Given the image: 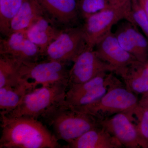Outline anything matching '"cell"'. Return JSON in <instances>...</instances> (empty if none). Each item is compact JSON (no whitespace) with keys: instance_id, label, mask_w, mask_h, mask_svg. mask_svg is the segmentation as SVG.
<instances>
[{"instance_id":"obj_3","label":"cell","mask_w":148,"mask_h":148,"mask_svg":"<svg viewBox=\"0 0 148 148\" xmlns=\"http://www.w3.org/2000/svg\"><path fill=\"white\" fill-rule=\"evenodd\" d=\"M44 120L52 127L53 134L58 140H64L67 143L88 130L101 126L100 120L95 116L69 108L65 104Z\"/></svg>"},{"instance_id":"obj_14","label":"cell","mask_w":148,"mask_h":148,"mask_svg":"<svg viewBox=\"0 0 148 148\" xmlns=\"http://www.w3.org/2000/svg\"><path fill=\"white\" fill-rule=\"evenodd\" d=\"M63 31L42 16L29 27L26 32L29 39L39 48L44 57L48 47Z\"/></svg>"},{"instance_id":"obj_26","label":"cell","mask_w":148,"mask_h":148,"mask_svg":"<svg viewBox=\"0 0 148 148\" xmlns=\"http://www.w3.org/2000/svg\"><path fill=\"white\" fill-rule=\"evenodd\" d=\"M139 105L148 108V92L142 95V98L139 100Z\"/></svg>"},{"instance_id":"obj_12","label":"cell","mask_w":148,"mask_h":148,"mask_svg":"<svg viewBox=\"0 0 148 148\" xmlns=\"http://www.w3.org/2000/svg\"><path fill=\"white\" fill-rule=\"evenodd\" d=\"M95 48L98 56L114 68L115 73L119 76L127 67L139 61L121 46L112 32L103 37Z\"/></svg>"},{"instance_id":"obj_29","label":"cell","mask_w":148,"mask_h":148,"mask_svg":"<svg viewBox=\"0 0 148 148\" xmlns=\"http://www.w3.org/2000/svg\"><path fill=\"white\" fill-rule=\"evenodd\" d=\"M146 65H147V68H148V61L147 62V63H146Z\"/></svg>"},{"instance_id":"obj_6","label":"cell","mask_w":148,"mask_h":148,"mask_svg":"<svg viewBox=\"0 0 148 148\" xmlns=\"http://www.w3.org/2000/svg\"><path fill=\"white\" fill-rule=\"evenodd\" d=\"M88 47L87 40L82 27L63 30L48 47L44 56L47 60L69 64L76 59Z\"/></svg>"},{"instance_id":"obj_20","label":"cell","mask_w":148,"mask_h":148,"mask_svg":"<svg viewBox=\"0 0 148 148\" xmlns=\"http://www.w3.org/2000/svg\"><path fill=\"white\" fill-rule=\"evenodd\" d=\"M24 0H0V32L8 36L12 20L18 12Z\"/></svg>"},{"instance_id":"obj_10","label":"cell","mask_w":148,"mask_h":148,"mask_svg":"<svg viewBox=\"0 0 148 148\" xmlns=\"http://www.w3.org/2000/svg\"><path fill=\"white\" fill-rule=\"evenodd\" d=\"M43 16L62 30L76 27L80 16L77 0H37Z\"/></svg>"},{"instance_id":"obj_27","label":"cell","mask_w":148,"mask_h":148,"mask_svg":"<svg viewBox=\"0 0 148 148\" xmlns=\"http://www.w3.org/2000/svg\"><path fill=\"white\" fill-rule=\"evenodd\" d=\"M138 1L148 17V0H138Z\"/></svg>"},{"instance_id":"obj_24","label":"cell","mask_w":148,"mask_h":148,"mask_svg":"<svg viewBox=\"0 0 148 148\" xmlns=\"http://www.w3.org/2000/svg\"><path fill=\"white\" fill-rule=\"evenodd\" d=\"M114 34L121 46L124 50L135 56L137 60L140 62L139 52L123 24L119 27Z\"/></svg>"},{"instance_id":"obj_1","label":"cell","mask_w":148,"mask_h":148,"mask_svg":"<svg viewBox=\"0 0 148 148\" xmlns=\"http://www.w3.org/2000/svg\"><path fill=\"white\" fill-rule=\"evenodd\" d=\"M1 148L61 147L58 140L38 120L1 115Z\"/></svg>"},{"instance_id":"obj_28","label":"cell","mask_w":148,"mask_h":148,"mask_svg":"<svg viewBox=\"0 0 148 148\" xmlns=\"http://www.w3.org/2000/svg\"><path fill=\"white\" fill-rule=\"evenodd\" d=\"M127 0H108L110 4L115 5L121 3L126 1Z\"/></svg>"},{"instance_id":"obj_25","label":"cell","mask_w":148,"mask_h":148,"mask_svg":"<svg viewBox=\"0 0 148 148\" xmlns=\"http://www.w3.org/2000/svg\"><path fill=\"white\" fill-rule=\"evenodd\" d=\"M132 1V16L136 26L141 28L148 40V17L140 6L138 0Z\"/></svg>"},{"instance_id":"obj_11","label":"cell","mask_w":148,"mask_h":148,"mask_svg":"<svg viewBox=\"0 0 148 148\" xmlns=\"http://www.w3.org/2000/svg\"><path fill=\"white\" fill-rule=\"evenodd\" d=\"M101 126L127 148H142V143L132 115L121 112L100 120Z\"/></svg>"},{"instance_id":"obj_22","label":"cell","mask_w":148,"mask_h":148,"mask_svg":"<svg viewBox=\"0 0 148 148\" xmlns=\"http://www.w3.org/2000/svg\"><path fill=\"white\" fill-rule=\"evenodd\" d=\"M133 119L136 121L135 124L141 142L142 148H148V108L138 104L132 112Z\"/></svg>"},{"instance_id":"obj_2","label":"cell","mask_w":148,"mask_h":148,"mask_svg":"<svg viewBox=\"0 0 148 148\" xmlns=\"http://www.w3.org/2000/svg\"><path fill=\"white\" fill-rule=\"evenodd\" d=\"M68 86L66 84L58 83L35 88L25 94L16 108L3 115L44 120L65 104Z\"/></svg>"},{"instance_id":"obj_5","label":"cell","mask_w":148,"mask_h":148,"mask_svg":"<svg viewBox=\"0 0 148 148\" xmlns=\"http://www.w3.org/2000/svg\"><path fill=\"white\" fill-rule=\"evenodd\" d=\"M124 19L136 26L132 18L131 0L110 4L106 9L85 18L82 27L88 48L94 49L103 37L112 32L114 25Z\"/></svg>"},{"instance_id":"obj_18","label":"cell","mask_w":148,"mask_h":148,"mask_svg":"<svg viewBox=\"0 0 148 148\" xmlns=\"http://www.w3.org/2000/svg\"><path fill=\"white\" fill-rule=\"evenodd\" d=\"M21 62L0 55V88L16 86L29 81L22 79L19 72Z\"/></svg>"},{"instance_id":"obj_8","label":"cell","mask_w":148,"mask_h":148,"mask_svg":"<svg viewBox=\"0 0 148 148\" xmlns=\"http://www.w3.org/2000/svg\"><path fill=\"white\" fill-rule=\"evenodd\" d=\"M115 73V70L102 60L94 49L87 48L74 61L69 70V86L88 81L100 74Z\"/></svg>"},{"instance_id":"obj_13","label":"cell","mask_w":148,"mask_h":148,"mask_svg":"<svg viewBox=\"0 0 148 148\" xmlns=\"http://www.w3.org/2000/svg\"><path fill=\"white\" fill-rule=\"evenodd\" d=\"M120 143L102 126L90 130L79 138L68 143L70 148H119Z\"/></svg>"},{"instance_id":"obj_7","label":"cell","mask_w":148,"mask_h":148,"mask_svg":"<svg viewBox=\"0 0 148 148\" xmlns=\"http://www.w3.org/2000/svg\"><path fill=\"white\" fill-rule=\"evenodd\" d=\"M67 64L47 59L33 63L21 62L19 72L22 79L31 82L36 87L58 83L69 86L70 70Z\"/></svg>"},{"instance_id":"obj_23","label":"cell","mask_w":148,"mask_h":148,"mask_svg":"<svg viewBox=\"0 0 148 148\" xmlns=\"http://www.w3.org/2000/svg\"><path fill=\"white\" fill-rule=\"evenodd\" d=\"M78 2L80 15L84 19L106 9L110 5L108 0H79Z\"/></svg>"},{"instance_id":"obj_16","label":"cell","mask_w":148,"mask_h":148,"mask_svg":"<svg viewBox=\"0 0 148 148\" xmlns=\"http://www.w3.org/2000/svg\"><path fill=\"white\" fill-rule=\"evenodd\" d=\"M146 64L138 61L127 67L120 75L125 87L136 95L148 92V68Z\"/></svg>"},{"instance_id":"obj_19","label":"cell","mask_w":148,"mask_h":148,"mask_svg":"<svg viewBox=\"0 0 148 148\" xmlns=\"http://www.w3.org/2000/svg\"><path fill=\"white\" fill-rule=\"evenodd\" d=\"M116 77L111 74L110 78L106 84L88 90L82 94L65 100V105L73 109H78L90 105L100 99L108 91L109 86Z\"/></svg>"},{"instance_id":"obj_9","label":"cell","mask_w":148,"mask_h":148,"mask_svg":"<svg viewBox=\"0 0 148 148\" xmlns=\"http://www.w3.org/2000/svg\"><path fill=\"white\" fill-rule=\"evenodd\" d=\"M0 55L22 63H33L43 57L42 52L27 37L26 32H14L0 39Z\"/></svg>"},{"instance_id":"obj_4","label":"cell","mask_w":148,"mask_h":148,"mask_svg":"<svg viewBox=\"0 0 148 148\" xmlns=\"http://www.w3.org/2000/svg\"><path fill=\"white\" fill-rule=\"evenodd\" d=\"M139 101L137 95L128 90L124 83L116 78L107 92L98 101L88 106L74 109L102 120L119 113L132 114Z\"/></svg>"},{"instance_id":"obj_15","label":"cell","mask_w":148,"mask_h":148,"mask_svg":"<svg viewBox=\"0 0 148 148\" xmlns=\"http://www.w3.org/2000/svg\"><path fill=\"white\" fill-rule=\"evenodd\" d=\"M42 16V10L37 0H24L11 22L9 35L14 32H26Z\"/></svg>"},{"instance_id":"obj_30","label":"cell","mask_w":148,"mask_h":148,"mask_svg":"<svg viewBox=\"0 0 148 148\" xmlns=\"http://www.w3.org/2000/svg\"><path fill=\"white\" fill-rule=\"evenodd\" d=\"M78 1H79V0H77Z\"/></svg>"},{"instance_id":"obj_21","label":"cell","mask_w":148,"mask_h":148,"mask_svg":"<svg viewBox=\"0 0 148 148\" xmlns=\"http://www.w3.org/2000/svg\"><path fill=\"white\" fill-rule=\"evenodd\" d=\"M123 24L139 52L140 62L147 63L148 61V40L137 30V26L128 21Z\"/></svg>"},{"instance_id":"obj_17","label":"cell","mask_w":148,"mask_h":148,"mask_svg":"<svg viewBox=\"0 0 148 148\" xmlns=\"http://www.w3.org/2000/svg\"><path fill=\"white\" fill-rule=\"evenodd\" d=\"M30 81L16 86L0 88V113L6 115L16 108L28 91L35 88Z\"/></svg>"}]
</instances>
